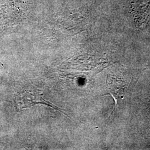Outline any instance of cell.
<instances>
[{"label":"cell","instance_id":"cell-1","mask_svg":"<svg viewBox=\"0 0 150 150\" xmlns=\"http://www.w3.org/2000/svg\"><path fill=\"white\" fill-rule=\"evenodd\" d=\"M16 103L18 108L20 110H21L23 108H30L38 104H41L53 108L57 111H59L60 112L67 115L65 113L62 112L61 110L59 108V107H56L55 105L50 102L45 101L43 99V94L39 93L38 92L32 93L30 91H25L22 93H20L17 96Z\"/></svg>","mask_w":150,"mask_h":150},{"label":"cell","instance_id":"cell-2","mask_svg":"<svg viewBox=\"0 0 150 150\" xmlns=\"http://www.w3.org/2000/svg\"><path fill=\"white\" fill-rule=\"evenodd\" d=\"M147 112H148V116H149V119L150 121V97L149 99V101L148 102L147 104Z\"/></svg>","mask_w":150,"mask_h":150}]
</instances>
